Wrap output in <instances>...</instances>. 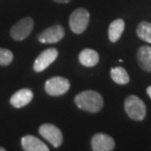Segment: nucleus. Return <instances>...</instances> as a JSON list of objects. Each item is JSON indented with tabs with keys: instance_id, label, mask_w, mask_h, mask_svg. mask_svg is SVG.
Listing matches in <instances>:
<instances>
[{
	"instance_id": "obj_1",
	"label": "nucleus",
	"mask_w": 151,
	"mask_h": 151,
	"mask_svg": "<svg viewBox=\"0 0 151 151\" xmlns=\"http://www.w3.org/2000/svg\"><path fill=\"white\" fill-rule=\"evenodd\" d=\"M78 108L89 113H97L103 108L104 101L102 96L94 90H84L75 97Z\"/></svg>"
},
{
	"instance_id": "obj_2",
	"label": "nucleus",
	"mask_w": 151,
	"mask_h": 151,
	"mask_svg": "<svg viewBox=\"0 0 151 151\" xmlns=\"http://www.w3.org/2000/svg\"><path fill=\"white\" fill-rule=\"evenodd\" d=\"M125 111L131 119L142 121L146 116V106L144 102L135 95H129L125 100Z\"/></svg>"
},
{
	"instance_id": "obj_3",
	"label": "nucleus",
	"mask_w": 151,
	"mask_h": 151,
	"mask_svg": "<svg viewBox=\"0 0 151 151\" xmlns=\"http://www.w3.org/2000/svg\"><path fill=\"white\" fill-rule=\"evenodd\" d=\"M89 23V12L84 8H78L71 14L69 25L72 32L77 35L83 34Z\"/></svg>"
},
{
	"instance_id": "obj_4",
	"label": "nucleus",
	"mask_w": 151,
	"mask_h": 151,
	"mask_svg": "<svg viewBox=\"0 0 151 151\" xmlns=\"http://www.w3.org/2000/svg\"><path fill=\"white\" fill-rule=\"evenodd\" d=\"M70 81L63 77H53L45 81L44 89L51 96H60L65 94L70 89Z\"/></svg>"
},
{
	"instance_id": "obj_5",
	"label": "nucleus",
	"mask_w": 151,
	"mask_h": 151,
	"mask_svg": "<svg viewBox=\"0 0 151 151\" xmlns=\"http://www.w3.org/2000/svg\"><path fill=\"white\" fill-rule=\"evenodd\" d=\"M34 20L31 17H26L21 19L19 22L16 23L10 29L11 37L15 40H24L32 34L34 29Z\"/></svg>"
},
{
	"instance_id": "obj_6",
	"label": "nucleus",
	"mask_w": 151,
	"mask_h": 151,
	"mask_svg": "<svg viewBox=\"0 0 151 151\" xmlns=\"http://www.w3.org/2000/svg\"><path fill=\"white\" fill-rule=\"evenodd\" d=\"M39 134L46 139L53 147H59L63 142V134L59 128L52 124H43L39 127Z\"/></svg>"
},
{
	"instance_id": "obj_7",
	"label": "nucleus",
	"mask_w": 151,
	"mask_h": 151,
	"mask_svg": "<svg viewBox=\"0 0 151 151\" xmlns=\"http://www.w3.org/2000/svg\"><path fill=\"white\" fill-rule=\"evenodd\" d=\"M58 57V50L56 48H48L39 54L34 63V70L37 73L47 69Z\"/></svg>"
},
{
	"instance_id": "obj_8",
	"label": "nucleus",
	"mask_w": 151,
	"mask_h": 151,
	"mask_svg": "<svg viewBox=\"0 0 151 151\" xmlns=\"http://www.w3.org/2000/svg\"><path fill=\"white\" fill-rule=\"evenodd\" d=\"M64 28L60 25H54L44 29L37 38L41 43H57L64 37Z\"/></svg>"
},
{
	"instance_id": "obj_9",
	"label": "nucleus",
	"mask_w": 151,
	"mask_h": 151,
	"mask_svg": "<svg viewBox=\"0 0 151 151\" xmlns=\"http://www.w3.org/2000/svg\"><path fill=\"white\" fill-rule=\"evenodd\" d=\"M115 147V141L110 135L96 134L91 138V148L94 151H111Z\"/></svg>"
},
{
	"instance_id": "obj_10",
	"label": "nucleus",
	"mask_w": 151,
	"mask_h": 151,
	"mask_svg": "<svg viewBox=\"0 0 151 151\" xmlns=\"http://www.w3.org/2000/svg\"><path fill=\"white\" fill-rule=\"evenodd\" d=\"M34 98V92L29 88H22L11 96L10 104L14 108H23L29 105Z\"/></svg>"
},
{
	"instance_id": "obj_11",
	"label": "nucleus",
	"mask_w": 151,
	"mask_h": 151,
	"mask_svg": "<svg viewBox=\"0 0 151 151\" xmlns=\"http://www.w3.org/2000/svg\"><path fill=\"white\" fill-rule=\"evenodd\" d=\"M22 148L25 151H48L49 148L43 141L35 135H25L21 139Z\"/></svg>"
},
{
	"instance_id": "obj_12",
	"label": "nucleus",
	"mask_w": 151,
	"mask_h": 151,
	"mask_svg": "<svg viewBox=\"0 0 151 151\" xmlns=\"http://www.w3.org/2000/svg\"><path fill=\"white\" fill-rule=\"evenodd\" d=\"M78 60H80L81 64L84 67H94L99 62V55L95 50L86 48L80 53Z\"/></svg>"
},
{
	"instance_id": "obj_13",
	"label": "nucleus",
	"mask_w": 151,
	"mask_h": 151,
	"mask_svg": "<svg viewBox=\"0 0 151 151\" xmlns=\"http://www.w3.org/2000/svg\"><path fill=\"white\" fill-rule=\"evenodd\" d=\"M137 62L145 72H151V47L141 46L137 50Z\"/></svg>"
},
{
	"instance_id": "obj_14",
	"label": "nucleus",
	"mask_w": 151,
	"mask_h": 151,
	"mask_svg": "<svg viewBox=\"0 0 151 151\" xmlns=\"http://www.w3.org/2000/svg\"><path fill=\"white\" fill-rule=\"evenodd\" d=\"M125 29V22L123 19H117L110 24L108 29V35L111 42H117L122 37Z\"/></svg>"
},
{
	"instance_id": "obj_15",
	"label": "nucleus",
	"mask_w": 151,
	"mask_h": 151,
	"mask_svg": "<svg viewBox=\"0 0 151 151\" xmlns=\"http://www.w3.org/2000/svg\"><path fill=\"white\" fill-rule=\"evenodd\" d=\"M112 80L118 84H127L129 81V74L123 67L113 68L110 72Z\"/></svg>"
},
{
	"instance_id": "obj_16",
	"label": "nucleus",
	"mask_w": 151,
	"mask_h": 151,
	"mask_svg": "<svg viewBox=\"0 0 151 151\" xmlns=\"http://www.w3.org/2000/svg\"><path fill=\"white\" fill-rule=\"evenodd\" d=\"M137 37L147 43H151V23L141 22L137 29Z\"/></svg>"
},
{
	"instance_id": "obj_17",
	"label": "nucleus",
	"mask_w": 151,
	"mask_h": 151,
	"mask_svg": "<svg viewBox=\"0 0 151 151\" xmlns=\"http://www.w3.org/2000/svg\"><path fill=\"white\" fill-rule=\"evenodd\" d=\"M14 59V55L11 50L0 48V66L10 65Z\"/></svg>"
},
{
	"instance_id": "obj_18",
	"label": "nucleus",
	"mask_w": 151,
	"mask_h": 151,
	"mask_svg": "<svg viewBox=\"0 0 151 151\" xmlns=\"http://www.w3.org/2000/svg\"><path fill=\"white\" fill-rule=\"evenodd\" d=\"M53 1L56 3H61V4H66V3L71 2L72 0H53Z\"/></svg>"
},
{
	"instance_id": "obj_19",
	"label": "nucleus",
	"mask_w": 151,
	"mask_h": 151,
	"mask_svg": "<svg viewBox=\"0 0 151 151\" xmlns=\"http://www.w3.org/2000/svg\"><path fill=\"white\" fill-rule=\"evenodd\" d=\"M146 91H147V94H148V96H149V97L151 98V86L147 87Z\"/></svg>"
},
{
	"instance_id": "obj_20",
	"label": "nucleus",
	"mask_w": 151,
	"mask_h": 151,
	"mask_svg": "<svg viewBox=\"0 0 151 151\" xmlns=\"http://www.w3.org/2000/svg\"><path fill=\"white\" fill-rule=\"evenodd\" d=\"M5 150H6L5 148H3V147L0 146V151H5Z\"/></svg>"
}]
</instances>
